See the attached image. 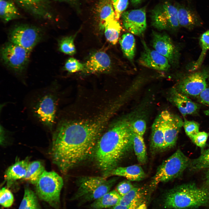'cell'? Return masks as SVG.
<instances>
[{
	"mask_svg": "<svg viewBox=\"0 0 209 209\" xmlns=\"http://www.w3.org/2000/svg\"><path fill=\"white\" fill-rule=\"evenodd\" d=\"M35 185L40 198L52 207L58 208L60 192L63 185L62 177L54 171L45 170Z\"/></svg>",
	"mask_w": 209,
	"mask_h": 209,
	"instance_id": "obj_5",
	"label": "cell"
},
{
	"mask_svg": "<svg viewBox=\"0 0 209 209\" xmlns=\"http://www.w3.org/2000/svg\"><path fill=\"white\" fill-rule=\"evenodd\" d=\"M45 170L43 165L40 161H35L29 163L26 175L23 179L35 184Z\"/></svg>",
	"mask_w": 209,
	"mask_h": 209,
	"instance_id": "obj_30",
	"label": "cell"
},
{
	"mask_svg": "<svg viewBox=\"0 0 209 209\" xmlns=\"http://www.w3.org/2000/svg\"><path fill=\"white\" fill-rule=\"evenodd\" d=\"M209 135L205 131H199L190 139L197 146L203 148L206 145Z\"/></svg>",
	"mask_w": 209,
	"mask_h": 209,
	"instance_id": "obj_41",
	"label": "cell"
},
{
	"mask_svg": "<svg viewBox=\"0 0 209 209\" xmlns=\"http://www.w3.org/2000/svg\"><path fill=\"white\" fill-rule=\"evenodd\" d=\"M206 182L207 185L209 186V169L206 173Z\"/></svg>",
	"mask_w": 209,
	"mask_h": 209,
	"instance_id": "obj_45",
	"label": "cell"
},
{
	"mask_svg": "<svg viewBox=\"0 0 209 209\" xmlns=\"http://www.w3.org/2000/svg\"><path fill=\"white\" fill-rule=\"evenodd\" d=\"M116 179H115L107 180L93 192L79 199L80 204L93 200L94 201L108 193L110 191Z\"/></svg>",
	"mask_w": 209,
	"mask_h": 209,
	"instance_id": "obj_29",
	"label": "cell"
},
{
	"mask_svg": "<svg viewBox=\"0 0 209 209\" xmlns=\"http://www.w3.org/2000/svg\"><path fill=\"white\" fill-rule=\"evenodd\" d=\"M199 42L201 48V54L195 62L192 70L198 69L201 65L207 51L209 50V30L203 33L200 37Z\"/></svg>",
	"mask_w": 209,
	"mask_h": 209,
	"instance_id": "obj_34",
	"label": "cell"
},
{
	"mask_svg": "<svg viewBox=\"0 0 209 209\" xmlns=\"http://www.w3.org/2000/svg\"><path fill=\"white\" fill-rule=\"evenodd\" d=\"M209 200V188L188 183L165 192L157 203L160 209H192L206 204Z\"/></svg>",
	"mask_w": 209,
	"mask_h": 209,
	"instance_id": "obj_3",
	"label": "cell"
},
{
	"mask_svg": "<svg viewBox=\"0 0 209 209\" xmlns=\"http://www.w3.org/2000/svg\"><path fill=\"white\" fill-rule=\"evenodd\" d=\"M9 42L17 45L30 52L41 40V30L39 28L26 24L16 26L10 31Z\"/></svg>",
	"mask_w": 209,
	"mask_h": 209,
	"instance_id": "obj_9",
	"label": "cell"
},
{
	"mask_svg": "<svg viewBox=\"0 0 209 209\" xmlns=\"http://www.w3.org/2000/svg\"><path fill=\"white\" fill-rule=\"evenodd\" d=\"M183 126L186 134L190 139L199 132V125L195 121L184 119Z\"/></svg>",
	"mask_w": 209,
	"mask_h": 209,
	"instance_id": "obj_38",
	"label": "cell"
},
{
	"mask_svg": "<svg viewBox=\"0 0 209 209\" xmlns=\"http://www.w3.org/2000/svg\"><path fill=\"white\" fill-rule=\"evenodd\" d=\"M82 71L87 74L100 73L109 71L111 68L110 59L108 54L102 51L93 54L84 63Z\"/></svg>",
	"mask_w": 209,
	"mask_h": 209,
	"instance_id": "obj_14",
	"label": "cell"
},
{
	"mask_svg": "<svg viewBox=\"0 0 209 209\" xmlns=\"http://www.w3.org/2000/svg\"><path fill=\"white\" fill-rule=\"evenodd\" d=\"M121 197L116 190L110 191L94 200L90 205V209H102L111 208L118 204Z\"/></svg>",
	"mask_w": 209,
	"mask_h": 209,
	"instance_id": "obj_24",
	"label": "cell"
},
{
	"mask_svg": "<svg viewBox=\"0 0 209 209\" xmlns=\"http://www.w3.org/2000/svg\"><path fill=\"white\" fill-rule=\"evenodd\" d=\"M135 186L130 181L125 180L118 184L116 190L122 197L129 193Z\"/></svg>",
	"mask_w": 209,
	"mask_h": 209,
	"instance_id": "obj_42",
	"label": "cell"
},
{
	"mask_svg": "<svg viewBox=\"0 0 209 209\" xmlns=\"http://www.w3.org/2000/svg\"><path fill=\"white\" fill-rule=\"evenodd\" d=\"M188 167L194 171L209 169V148L202 152L198 157L190 161Z\"/></svg>",
	"mask_w": 209,
	"mask_h": 209,
	"instance_id": "obj_33",
	"label": "cell"
},
{
	"mask_svg": "<svg viewBox=\"0 0 209 209\" xmlns=\"http://www.w3.org/2000/svg\"><path fill=\"white\" fill-rule=\"evenodd\" d=\"M0 15L4 23L18 18L20 13L16 7L9 0H0Z\"/></svg>",
	"mask_w": 209,
	"mask_h": 209,
	"instance_id": "obj_27",
	"label": "cell"
},
{
	"mask_svg": "<svg viewBox=\"0 0 209 209\" xmlns=\"http://www.w3.org/2000/svg\"><path fill=\"white\" fill-rule=\"evenodd\" d=\"M133 133L131 122L123 120L114 124L101 136L94 154L105 177L133 149Z\"/></svg>",
	"mask_w": 209,
	"mask_h": 209,
	"instance_id": "obj_2",
	"label": "cell"
},
{
	"mask_svg": "<svg viewBox=\"0 0 209 209\" xmlns=\"http://www.w3.org/2000/svg\"><path fill=\"white\" fill-rule=\"evenodd\" d=\"M197 97L199 102L209 107V85Z\"/></svg>",
	"mask_w": 209,
	"mask_h": 209,
	"instance_id": "obj_43",
	"label": "cell"
},
{
	"mask_svg": "<svg viewBox=\"0 0 209 209\" xmlns=\"http://www.w3.org/2000/svg\"><path fill=\"white\" fill-rule=\"evenodd\" d=\"M151 17L152 25L159 30H176L180 26L177 7L168 2L155 7Z\"/></svg>",
	"mask_w": 209,
	"mask_h": 209,
	"instance_id": "obj_7",
	"label": "cell"
},
{
	"mask_svg": "<svg viewBox=\"0 0 209 209\" xmlns=\"http://www.w3.org/2000/svg\"><path fill=\"white\" fill-rule=\"evenodd\" d=\"M18 209H39L36 196L28 188H26L24 190L23 198Z\"/></svg>",
	"mask_w": 209,
	"mask_h": 209,
	"instance_id": "obj_32",
	"label": "cell"
},
{
	"mask_svg": "<svg viewBox=\"0 0 209 209\" xmlns=\"http://www.w3.org/2000/svg\"><path fill=\"white\" fill-rule=\"evenodd\" d=\"M152 44L154 50L166 57L170 63L174 62L176 50L168 35L164 33L153 31Z\"/></svg>",
	"mask_w": 209,
	"mask_h": 209,
	"instance_id": "obj_15",
	"label": "cell"
},
{
	"mask_svg": "<svg viewBox=\"0 0 209 209\" xmlns=\"http://www.w3.org/2000/svg\"><path fill=\"white\" fill-rule=\"evenodd\" d=\"M133 131L141 136H143L146 128V122L143 120L138 119L131 123Z\"/></svg>",
	"mask_w": 209,
	"mask_h": 209,
	"instance_id": "obj_40",
	"label": "cell"
},
{
	"mask_svg": "<svg viewBox=\"0 0 209 209\" xmlns=\"http://www.w3.org/2000/svg\"><path fill=\"white\" fill-rule=\"evenodd\" d=\"M14 200L13 195L8 189L2 188L0 191V203L3 207L8 208L12 204Z\"/></svg>",
	"mask_w": 209,
	"mask_h": 209,
	"instance_id": "obj_36",
	"label": "cell"
},
{
	"mask_svg": "<svg viewBox=\"0 0 209 209\" xmlns=\"http://www.w3.org/2000/svg\"><path fill=\"white\" fill-rule=\"evenodd\" d=\"M84 68V64L81 63L77 59L73 57L70 58L67 60L64 67L66 70L71 73L83 71Z\"/></svg>",
	"mask_w": 209,
	"mask_h": 209,
	"instance_id": "obj_37",
	"label": "cell"
},
{
	"mask_svg": "<svg viewBox=\"0 0 209 209\" xmlns=\"http://www.w3.org/2000/svg\"><path fill=\"white\" fill-rule=\"evenodd\" d=\"M131 3L134 5H137L140 3L143 0H130Z\"/></svg>",
	"mask_w": 209,
	"mask_h": 209,
	"instance_id": "obj_46",
	"label": "cell"
},
{
	"mask_svg": "<svg viewBox=\"0 0 209 209\" xmlns=\"http://www.w3.org/2000/svg\"></svg>",
	"mask_w": 209,
	"mask_h": 209,
	"instance_id": "obj_47",
	"label": "cell"
},
{
	"mask_svg": "<svg viewBox=\"0 0 209 209\" xmlns=\"http://www.w3.org/2000/svg\"><path fill=\"white\" fill-rule=\"evenodd\" d=\"M1 53L2 61L6 65L14 72L21 73L28 64L30 53L9 42L3 46Z\"/></svg>",
	"mask_w": 209,
	"mask_h": 209,
	"instance_id": "obj_8",
	"label": "cell"
},
{
	"mask_svg": "<svg viewBox=\"0 0 209 209\" xmlns=\"http://www.w3.org/2000/svg\"><path fill=\"white\" fill-rule=\"evenodd\" d=\"M153 190L143 186H135L128 193L122 197L118 204L127 206L149 203Z\"/></svg>",
	"mask_w": 209,
	"mask_h": 209,
	"instance_id": "obj_16",
	"label": "cell"
},
{
	"mask_svg": "<svg viewBox=\"0 0 209 209\" xmlns=\"http://www.w3.org/2000/svg\"><path fill=\"white\" fill-rule=\"evenodd\" d=\"M75 37V36H71L62 38L59 42V48L60 51L67 55H74L76 53L74 42Z\"/></svg>",
	"mask_w": 209,
	"mask_h": 209,
	"instance_id": "obj_35",
	"label": "cell"
},
{
	"mask_svg": "<svg viewBox=\"0 0 209 209\" xmlns=\"http://www.w3.org/2000/svg\"><path fill=\"white\" fill-rule=\"evenodd\" d=\"M97 9L100 26L102 28H104L109 22L116 19L111 0H100Z\"/></svg>",
	"mask_w": 209,
	"mask_h": 209,
	"instance_id": "obj_25",
	"label": "cell"
},
{
	"mask_svg": "<svg viewBox=\"0 0 209 209\" xmlns=\"http://www.w3.org/2000/svg\"><path fill=\"white\" fill-rule=\"evenodd\" d=\"M115 14L118 20L122 14L125 11L129 4V0H111Z\"/></svg>",
	"mask_w": 209,
	"mask_h": 209,
	"instance_id": "obj_39",
	"label": "cell"
},
{
	"mask_svg": "<svg viewBox=\"0 0 209 209\" xmlns=\"http://www.w3.org/2000/svg\"><path fill=\"white\" fill-rule=\"evenodd\" d=\"M111 176L123 177L130 181H139L145 177L146 174L140 165H134L117 167L110 172L107 176Z\"/></svg>",
	"mask_w": 209,
	"mask_h": 209,
	"instance_id": "obj_20",
	"label": "cell"
},
{
	"mask_svg": "<svg viewBox=\"0 0 209 209\" xmlns=\"http://www.w3.org/2000/svg\"><path fill=\"white\" fill-rule=\"evenodd\" d=\"M190 161L180 149H178L158 167L150 186L153 190L159 183L177 178L189 167Z\"/></svg>",
	"mask_w": 209,
	"mask_h": 209,
	"instance_id": "obj_4",
	"label": "cell"
},
{
	"mask_svg": "<svg viewBox=\"0 0 209 209\" xmlns=\"http://www.w3.org/2000/svg\"><path fill=\"white\" fill-rule=\"evenodd\" d=\"M120 17L123 27L133 34L140 36L146 29V14L144 8L125 11Z\"/></svg>",
	"mask_w": 209,
	"mask_h": 209,
	"instance_id": "obj_12",
	"label": "cell"
},
{
	"mask_svg": "<svg viewBox=\"0 0 209 209\" xmlns=\"http://www.w3.org/2000/svg\"><path fill=\"white\" fill-rule=\"evenodd\" d=\"M143 49L138 60L142 65L159 71H166L170 67L168 60L155 50H152L144 40L142 41Z\"/></svg>",
	"mask_w": 209,
	"mask_h": 209,
	"instance_id": "obj_13",
	"label": "cell"
},
{
	"mask_svg": "<svg viewBox=\"0 0 209 209\" xmlns=\"http://www.w3.org/2000/svg\"><path fill=\"white\" fill-rule=\"evenodd\" d=\"M143 137L133 132V149L138 161L141 164H145L147 158L146 147Z\"/></svg>",
	"mask_w": 209,
	"mask_h": 209,
	"instance_id": "obj_28",
	"label": "cell"
},
{
	"mask_svg": "<svg viewBox=\"0 0 209 209\" xmlns=\"http://www.w3.org/2000/svg\"><path fill=\"white\" fill-rule=\"evenodd\" d=\"M21 6L40 17L50 18L47 11L48 0H15Z\"/></svg>",
	"mask_w": 209,
	"mask_h": 209,
	"instance_id": "obj_22",
	"label": "cell"
},
{
	"mask_svg": "<svg viewBox=\"0 0 209 209\" xmlns=\"http://www.w3.org/2000/svg\"><path fill=\"white\" fill-rule=\"evenodd\" d=\"M170 95L171 101L183 116L195 114L197 111L198 105L189 97L179 92L175 87L171 90Z\"/></svg>",
	"mask_w": 209,
	"mask_h": 209,
	"instance_id": "obj_17",
	"label": "cell"
},
{
	"mask_svg": "<svg viewBox=\"0 0 209 209\" xmlns=\"http://www.w3.org/2000/svg\"><path fill=\"white\" fill-rule=\"evenodd\" d=\"M37 97L32 105L34 116L44 126L52 129L55 123L57 98L53 91L46 90Z\"/></svg>",
	"mask_w": 209,
	"mask_h": 209,
	"instance_id": "obj_6",
	"label": "cell"
},
{
	"mask_svg": "<svg viewBox=\"0 0 209 209\" xmlns=\"http://www.w3.org/2000/svg\"><path fill=\"white\" fill-rule=\"evenodd\" d=\"M161 114L164 134V149H166L172 148L176 144L183 121L179 116L167 110L163 111Z\"/></svg>",
	"mask_w": 209,
	"mask_h": 209,
	"instance_id": "obj_11",
	"label": "cell"
},
{
	"mask_svg": "<svg viewBox=\"0 0 209 209\" xmlns=\"http://www.w3.org/2000/svg\"><path fill=\"white\" fill-rule=\"evenodd\" d=\"M106 127L96 117L74 121L62 119L53 134L50 154L53 163L63 173L94 154Z\"/></svg>",
	"mask_w": 209,
	"mask_h": 209,
	"instance_id": "obj_1",
	"label": "cell"
},
{
	"mask_svg": "<svg viewBox=\"0 0 209 209\" xmlns=\"http://www.w3.org/2000/svg\"><path fill=\"white\" fill-rule=\"evenodd\" d=\"M107 180L104 177L86 176L81 178L78 181L79 188L78 190L71 200H79L93 192Z\"/></svg>",
	"mask_w": 209,
	"mask_h": 209,
	"instance_id": "obj_18",
	"label": "cell"
},
{
	"mask_svg": "<svg viewBox=\"0 0 209 209\" xmlns=\"http://www.w3.org/2000/svg\"><path fill=\"white\" fill-rule=\"evenodd\" d=\"M122 51L128 60H133L136 51V43L134 35L130 33H126L122 35L119 40Z\"/></svg>",
	"mask_w": 209,
	"mask_h": 209,
	"instance_id": "obj_26",
	"label": "cell"
},
{
	"mask_svg": "<svg viewBox=\"0 0 209 209\" xmlns=\"http://www.w3.org/2000/svg\"><path fill=\"white\" fill-rule=\"evenodd\" d=\"M151 147L154 151L164 149V134L162 116L159 114L154 120L152 126Z\"/></svg>",
	"mask_w": 209,
	"mask_h": 209,
	"instance_id": "obj_21",
	"label": "cell"
},
{
	"mask_svg": "<svg viewBox=\"0 0 209 209\" xmlns=\"http://www.w3.org/2000/svg\"><path fill=\"white\" fill-rule=\"evenodd\" d=\"M209 73L205 71L191 73L184 77L175 88L188 97H197L207 86Z\"/></svg>",
	"mask_w": 209,
	"mask_h": 209,
	"instance_id": "obj_10",
	"label": "cell"
},
{
	"mask_svg": "<svg viewBox=\"0 0 209 209\" xmlns=\"http://www.w3.org/2000/svg\"><path fill=\"white\" fill-rule=\"evenodd\" d=\"M29 162L28 159L18 161L9 167L6 172L5 178L9 183L23 179Z\"/></svg>",
	"mask_w": 209,
	"mask_h": 209,
	"instance_id": "obj_23",
	"label": "cell"
},
{
	"mask_svg": "<svg viewBox=\"0 0 209 209\" xmlns=\"http://www.w3.org/2000/svg\"><path fill=\"white\" fill-rule=\"evenodd\" d=\"M148 204L124 206L118 204L110 209H147Z\"/></svg>",
	"mask_w": 209,
	"mask_h": 209,
	"instance_id": "obj_44",
	"label": "cell"
},
{
	"mask_svg": "<svg viewBox=\"0 0 209 209\" xmlns=\"http://www.w3.org/2000/svg\"><path fill=\"white\" fill-rule=\"evenodd\" d=\"M104 29L107 39L112 44H116L121 29L118 20L115 19L109 22L106 25Z\"/></svg>",
	"mask_w": 209,
	"mask_h": 209,
	"instance_id": "obj_31",
	"label": "cell"
},
{
	"mask_svg": "<svg viewBox=\"0 0 209 209\" xmlns=\"http://www.w3.org/2000/svg\"><path fill=\"white\" fill-rule=\"evenodd\" d=\"M176 6L180 26L191 29L202 24L199 16L190 7L181 4H178Z\"/></svg>",
	"mask_w": 209,
	"mask_h": 209,
	"instance_id": "obj_19",
	"label": "cell"
}]
</instances>
